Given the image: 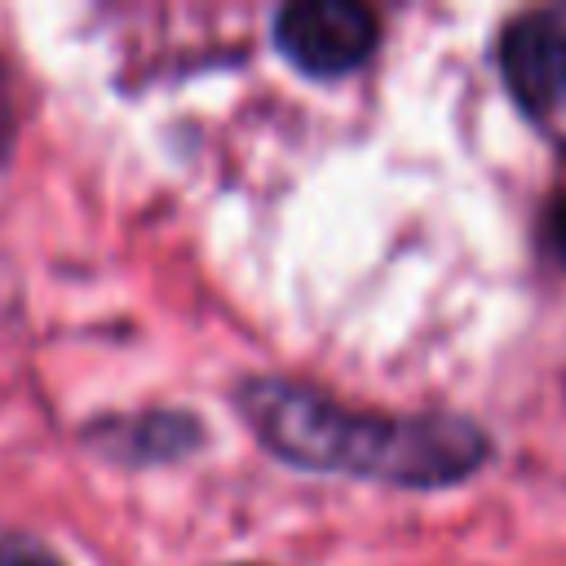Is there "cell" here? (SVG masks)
<instances>
[{
	"label": "cell",
	"instance_id": "obj_1",
	"mask_svg": "<svg viewBox=\"0 0 566 566\" xmlns=\"http://www.w3.org/2000/svg\"><path fill=\"white\" fill-rule=\"evenodd\" d=\"M234 402L256 438L301 469L438 491L473 478L491 460L486 429L451 411H363L287 376H248Z\"/></svg>",
	"mask_w": 566,
	"mask_h": 566
},
{
	"label": "cell",
	"instance_id": "obj_2",
	"mask_svg": "<svg viewBox=\"0 0 566 566\" xmlns=\"http://www.w3.org/2000/svg\"><path fill=\"white\" fill-rule=\"evenodd\" d=\"M495 62L522 115H566V4H535L513 13L500 27Z\"/></svg>",
	"mask_w": 566,
	"mask_h": 566
},
{
	"label": "cell",
	"instance_id": "obj_5",
	"mask_svg": "<svg viewBox=\"0 0 566 566\" xmlns=\"http://www.w3.org/2000/svg\"><path fill=\"white\" fill-rule=\"evenodd\" d=\"M562 164H566V150H562ZM544 230H548L553 252L566 261V172H562L557 190L548 195V208H544Z\"/></svg>",
	"mask_w": 566,
	"mask_h": 566
},
{
	"label": "cell",
	"instance_id": "obj_6",
	"mask_svg": "<svg viewBox=\"0 0 566 566\" xmlns=\"http://www.w3.org/2000/svg\"><path fill=\"white\" fill-rule=\"evenodd\" d=\"M13 124H18V111H13V93H9V71H4V62H0V159L9 155Z\"/></svg>",
	"mask_w": 566,
	"mask_h": 566
},
{
	"label": "cell",
	"instance_id": "obj_3",
	"mask_svg": "<svg viewBox=\"0 0 566 566\" xmlns=\"http://www.w3.org/2000/svg\"><path fill=\"white\" fill-rule=\"evenodd\" d=\"M274 44L305 75H345L376 53L380 18L358 0H292L274 13Z\"/></svg>",
	"mask_w": 566,
	"mask_h": 566
},
{
	"label": "cell",
	"instance_id": "obj_4",
	"mask_svg": "<svg viewBox=\"0 0 566 566\" xmlns=\"http://www.w3.org/2000/svg\"><path fill=\"white\" fill-rule=\"evenodd\" d=\"M0 566H66V562L31 535H0Z\"/></svg>",
	"mask_w": 566,
	"mask_h": 566
}]
</instances>
